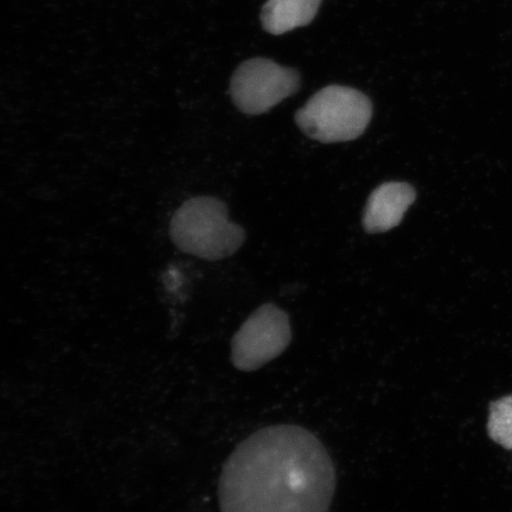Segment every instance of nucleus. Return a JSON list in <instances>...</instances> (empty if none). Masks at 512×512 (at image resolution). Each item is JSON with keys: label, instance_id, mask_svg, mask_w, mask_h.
Returning <instances> with one entry per match:
<instances>
[{"label": "nucleus", "instance_id": "obj_4", "mask_svg": "<svg viewBox=\"0 0 512 512\" xmlns=\"http://www.w3.org/2000/svg\"><path fill=\"white\" fill-rule=\"evenodd\" d=\"M299 88L297 70L258 57L243 62L235 70L229 93L240 112L260 115L296 94Z\"/></svg>", "mask_w": 512, "mask_h": 512}, {"label": "nucleus", "instance_id": "obj_3", "mask_svg": "<svg viewBox=\"0 0 512 512\" xmlns=\"http://www.w3.org/2000/svg\"><path fill=\"white\" fill-rule=\"evenodd\" d=\"M373 118L366 94L345 86L320 89L294 115L305 136L319 143H345L360 138Z\"/></svg>", "mask_w": 512, "mask_h": 512}, {"label": "nucleus", "instance_id": "obj_8", "mask_svg": "<svg viewBox=\"0 0 512 512\" xmlns=\"http://www.w3.org/2000/svg\"><path fill=\"white\" fill-rule=\"evenodd\" d=\"M488 431L495 443L512 450V395L491 403Z\"/></svg>", "mask_w": 512, "mask_h": 512}, {"label": "nucleus", "instance_id": "obj_5", "mask_svg": "<svg viewBox=\"0 0 512 512\" xmlns=\"http://www.w3.org/2000/svg\"><path fill=\"white\" fill-rule=\"evenodd\" d=\"M292 342L291 320L274 304H264L242 324L232 339V363L254 371L279 357Z\"/></svg>", "mask_w": 512, "mask_h": 512}, {"label": "nucleus", "instance_id": "obj_2", "mask_svg": "<svg viewBox=\"0 0 512 512\" xmlns=\"http://www.w3.org/2000/svg\"><path fill=\"white\" fill-rule=\"evenodd\" d=\"M170 239L185 254L207 261L229 258L246 241V232L229 220L226 203L216 197L190 198L170 222Z\"/></svg>", "mask_w": 512, "mask_h": 512}, {"label": "nucleus", "instance_id": "obj_7", "mask_svg": "<svg viewBox=\"0 0 512 512\" xmlns=\"http://www.w3.org/2000/svg\"><path fill=\"white\" fill-rule=\"evenodd\" d=\"M322 0H268L262 9V27L272 35L305 27L317 15Z\"/></svg>", "mask_w": 512, "mask_h": 512}, {"label": "nucleus", "instance_id": "obj_6", "mask_svg": "<svg viewBox=\"0 0 512 512\" xmlns=\"http://www.w3.org/2000/svg\"><path fill=\"white\" fill-rule=\"evenodd\" d=\"M415 198L416 191L411 184H381L368 198L362 219L363 229L368 234H381L398 227Z\"/></svg>", "mask_w": 512, "mask_h": 512}, {"label": "nucleus", "instance_id": "obj_1", "mask_svg": "<svg viewBox=\"0 0 512 512\" xmlns=\"http://www.w3.org/2000/svg\"><path fill=\"white\" fill-rule=\"evenodd\" d=\"M337 485L330 453L307 428H261L234 448L219 479L221 512H328Z\"/></svg>", "mask_w": 512, "mask_h": 512}]
</instances>
